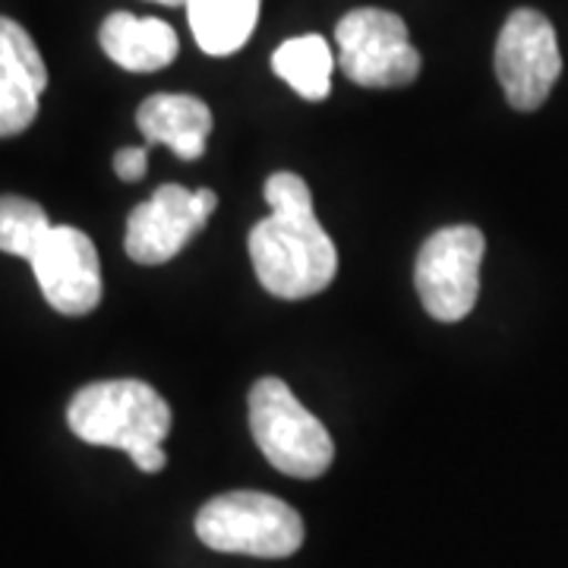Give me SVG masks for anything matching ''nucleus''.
Segmentation results:
<instances>
[{
  "label": "nucleus",
  "instance_id": "nucleus-1",
  "mask_svg": "<svg viewBox=\"0 0 568 568\" xmlns=\"http://www.w3.org/2000/svg\"><path fill=\"white\" fill-rule=\"evenodd\" d=\"M265 203L272 215L250 231V263L272 297L304 301L323 294L335 282L338 250L316 219L306 181L278 171L265 181Z\"/></svg>",
  "mask_w": 568,
  "mask_h": 568
},
{
  "label": "nucleus",
  "instance_id": "nucleus-2",
  "mask_svg": "<svg viewBox=\"0 0 568 568\" xmlns=\"http://www.w3.org/2000/svg\"><path fill=\"white\" fill-rule=\"evenodd\" d=\"M67 424L82 443L121 448L133 458L145 448L162 446L171 433V407L149 383L108 379L73 395Z\"/></svg>",
  "mask_w": 568,
  "mask_h": 568
},
{
  "label": "nucleus",
  "instance_id": "nucleus-3",
  "mask_svg": "<svg viewBox=\"0 0 568 568\" xmlns=\"http://www.w3.org/2000/svg\"><path fill=\"white\" fill-rule=\"evenodd\" d=\"M304 518L256 489H234L209 499L196 515V537L215 552L287 559L304 544Z\"/></svg>",
  "mask_w": 568,
  "mask_h": 568
},
{
  "label": "nucleus",
  "instance_id": "nucleus-4",
  "mask_svg": "<svg viewBox=\"0 0 568 568\" xmlns=\"http://www.w3.org/2000/svg\"><path fill=\"white\" fill-rule=\"evenodd\" d=\"M250 433L265 462L287 477L316 480L335 462L328 429L278 376H265L250 388Z\"/></svg>",
  "mask_w": 568,
  "mask_h": 568
},
{
  "label": "nucleus",
  "instance_id": "nucleus-5",
  "mask_svg": "<svg viewBox=\"0 0 568 568\" xmlns=\"http://www.w3.org/2000/svg\"><path fill=\"white\" fill-rule=\"evenodd\" d=\"M484 253V231L474 224H452L426 237L414 263V284L433 320L462 323L474 310L480 294Z\"/></svg>",
  "mask_w": 568,
  "mask_h": 568
},
{
  "label": "nucleus",
  "instance_id": "nucleus-6",
  "mask_svg": "<svg viewBox=\"0 0 568 568\" xmlns=\"http://www.w3.org/2000/svg\"><path fill=\"white\" fill-rule=\"evenodd\" d=\"M335 41L342 73L364 89H398L420 73V54L407 39L405 20L392 10H351L335 26Z\"/></svg>",
  "mask_w": 568,
  "mask_h": 568
},
{
  "label": "nucleus",
  "instance_id": "nucleus-7",
  "mask_svg": "<svg viewBox=\"0 0 568 568\" xmlns=\"http://www.w3.org/2000/svg\"><path fill=\"white\" fill-rule=\"evenodd\" d=\"M562 73L552 22L540 10H515L496 41V77L511 108L537 111Z\"/></svg>",
  "mask_w": 568,
  "mask_h": 568
},
{
  "label": "nucleus",
  "instance_id": "nucleus-8",
  "mask_svg": "<svg viewBox=\"0 0 568 568\" xmlns=\"http://www.w3.org/2000/svg\"><path fill=\"white\" fill-rule=\"evenodd\" d=\"M219 196L212 190H186L164 183L152 200L136 205L126 219V256L140 265H162L190 244L215 212Z\"/></svg>",
  "mask_w": 568,
  "mask_h": 568
},
{
  "label": "nucleus",
  "instance_id": "nucleus-9",
  "mask_svg": "<svg viewBox=\"0 0 568 568\" xmlns=\"http://www.w3.org/2000/svg\"><path fill=\"white\" fill-rule=\"evenodd\" d=\"M32 272L44 301L63 316H85L102 301V265L89 234L77 227H51L39 253L32 256Z\"/></svg>",
  "mask_w": 568,
  "mask_h": 568
},
{
  "label": "nucleus",
  "instance_id": "nucleus-10",
  "mask_svg": "<svg viewBox=\"0 0 568 568\" xmlns=\"http://www.w3.org/2000/svg\"><path fill=\"white\" fill-rule=\"evenodd\" d=\"M48 85V67L32 36L17 20L0 17V140L29 130Z\"/></svg>",
  "mask_w": 568,
  "mask_h": 568
},
{
  "label": "nucleus",
  "instance_id": "nucleus-11",
  "mask_svg": "<svg viewBox=\"0 0 568 568\" xmlns=\"http://www.w3.org/2000/svg\"><path fill=\"white\" fill-rule=\"evenodd\" d=\"M136 126L145 140L164 142L183 162H196L205 152V140L212 133V111L196 95H152L136 111Z\"/></svg>",
  "mask_w": 568,
  "mask_h": 568
},
{
  "label": "nucleus",
  "instance_id": "nucleus-12",
  "mask_svg": "<svg viewBox=\"0 0 568 568\" xmlns=\"http://www.w3.org/2000/svg\"><path fill=\"white\" fill-rule=\"evenodd\" d=\"M104 54L130 73H155L178 58L181 41L178 32L155 17H133V13H111L99 32Z\"/></svg>",
  "mask_w": 568,
  "mask_h": 568
},
{
  "label": "nucleus",
  "instance_id": "nucleus-13",
  "mask_svg": "<svg viewBox=\"0 0 568 568\" xmlns=\"http://www.w3.org/2000/svg\"><path fill=\"white\" fill-rule=\"evenodd\" d=\"M263 0H186L193 39L212 58L241 51L253 36Z\"/></svg>",
  "mask_w": 568,
  "mask_h": 568
},
{
  "label": "nucleus",
  "instance_id": "nucleus-14",
  "mask_svg": "<svg viewBox=\"0 0 568 568\" xmlns=\"http://www.w3.org/2000/svg\"><path fill=\"white\" fill-rule=\"evenodd\" d=\"M332 48L323 36H297L287 39L272 54V70L282 77L301 99L323 102L332 89Z\"/></svg>",
  "mask_w": 568,
  "mask_h": 568
},
{
  "label": "nucleus",
  "instance_id": "nucleus-15",
  "mask_svg": "<svg viewBox=\"0 0 568 568\" xmlns=\"http://www.w3.org/2000/svg\"><path fill=\"white\" fill-rule=\"evenodd\" d=\"M54 224L48 222L44 209L22 196H0V253L29 260L39 253L44 237Z\"/></svg>",
  "mask_w": 568,
  "mask_h": 568
},
{
  "label": "nucleus",
  "instance_id": "nucleus-16",
  "mask_svg": "<svg viewBox=\"0 0 568 568\" xmlns=\"http://www.w3.org/2000/svg\"><path fill=\"white\" fill-rule=\"evenodd\" d=\"M145 162H149V152L142 149V145H130V149H121L118 155H114V171H118V178L121 181H140L142 174H145Z\"/></svg>",
  "mask_w": 568,
  "mask_h": 568
},
{
  "label": "nucleus",
  "instance_id": "nucleus-17",
  "mask_svg": "<svg viewBox=\"0 0 568 568\" xmlns=\"http://www.w3.org/2000/svg\"><path fill=\"white\" fill-rule=\"evenodd\" d=\"M155 3H164V7H186V0H155Z\"/></svg>",
  "mask_w": 568,
  "mask_h": 568
}]
</instances>
